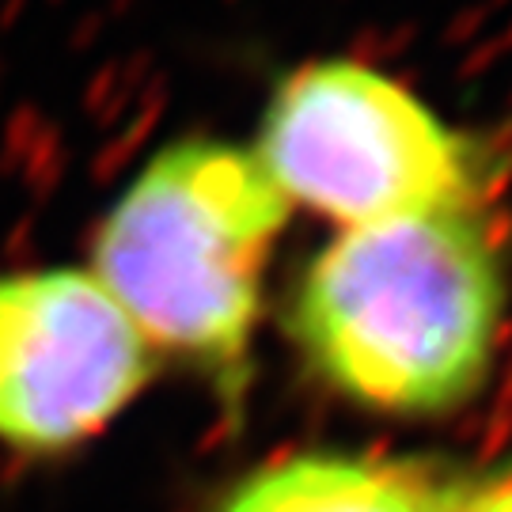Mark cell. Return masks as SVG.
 Instances as JSON below:
<instances>
[{
	"mask_svg": "<svg viewBox=\"0 0 512 512\" xmlns=\"http://www.w3.org/2000/svg\"><path fill=\"white\" fill-rule=\"evenodd\" d=\"M505 266L478 205L342 228L289 300L304 365L384 414H444L486 380Z\"/></svg>",
	"mask_w": 512,
	"mask_h": 512,
	"instance_id": "6da1fadb",
	"label": "cell"
},
{
	"mask_svg": "<svg viewBox=\"0 0 512 512\" xmlns=\"http://www.w3.org/2000/svg\"><path fill=\"white\" fill-rule=\"evenodd\" d=\"M293 205L255 152L190 133L152 152L92 228L88 270L160 357L239 395Z\"/></svg>",
	"mask_w": 512,
	"mask_h": 512,
	"instance_id": "7a4b0ae2",
	"label": "cell"
},
{
	"mask_svg": "<svg viewBox=\"0 0 512 512\" xmlns=\"http://www.w3.org/2000/svg\"><path fill=\"white\" fill-rule=\"evenodd\" d=\"M255 160L289 205L372 220L478 205L482 160L421 95L365 61H308L274 84Z\"/></svg>",
	"mask_w": 512,
	"mask_h": 512,
	"instance_id": "3957f363",
	"label": "cell"
},
{
	"mask_svg": "<svg viewBox=\"0 0 512 512\" xmlns=\"http://www.w3.org/2000/svg\"><path fill=\"white\" fill-rule=\"evenodd\" d=\"M156 353L88 266L0 270V448L69 459L156 376Z\"/></svg>",
	"mask_w": 512,
	"mask_h": 512,
	"instance_id": "277c9868",
	"label": "cell"
},
{
	"mask_svg": "<svg viewBox=\"0 0 512 512\" xmlns=\"http://www.w3.org/2000/svg\"><path fill=\"white\" fill-rule=\"evenodd\" d=\"M459 501L414 463L300 452L243 475L213 512H456Z\"/></svg>",
	"mask_w": 512,
	"mask_h": 512,
	"instance_id": "5b68a950",
	"label": "cell"
},
{
	"mask_svg": "<svg viewBox=\"0 0 512 512\" xmlns=\"http://www.w3.org/2000/svg\"><path fill=\"white\" fill-rule=\"evenodd\" d=\"M456 512H512V475L490 482L478 497H463Z\"/></svg>",
	"mask_w": 512,
	"mask_h": 512,
	"instance_id": "8992f818",
	"label": "cell"
}]
</instances>
